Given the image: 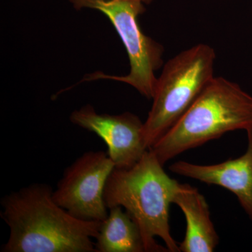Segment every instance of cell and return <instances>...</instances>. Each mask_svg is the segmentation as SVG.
<instances>
[{
  "label": "cell",
  "instance_id": "6da1fadb",
  "mask_svg": "<svg viewBox=\"0 0 252 252\" xmlns=\"http://www.w3.org/2000/svg\"><path fill=\"white\" fill-rule=\"evenodd\" d=\"M53 189L34 183L1 199V216L9 228L2 252H96L102 221L79 220L59 206Z\"/></svg>",
  "mask_w": 252,
  "mask_h": 252
},
{
  "label": "cell",
  "instance_id": "7a4b0ae2",
  "mask_svg": "<svg viewBox=\"0 0 252 252\" xmlns=\"http://www.w3.org/2000/svg\"><path fill=\"white\" fill-rule=\"evenodd\" d=\"M180 185L148 149L133 167L113 170L104 189V202L108 209L122 207L137 222L148 252H180L170 232L169 212Z\"/></svg>",
  "mask_w": 252,
  "mask_h": 252
},
{
  "label": "cell",
  "instance_id": "3957f363",
  "mask_svg": "<svg viewBox=\"0 0 252 252\" xmlns=\"http://www.w3.org/2000/svg\"><path fill=\"white\" fill-rule=\"evenodd\" d=\"M252 130V96L214 77L180 119L151 147L162 165L231 131Z\"/></svg>",
  "mask_w": 252,
  "mask_h": 252
},
{
  "label": "cell",
  "instance_id": "277c9868",
  "mask_svg": "<svg viewBox=\"0 0 252 252\" xmlns=\"http://www.w3.org/2000/svg\"><path fill=\"white\" fill-rule=\"evenodd\" d=\"M216 54L211 46L199 44L169 60L158 78L153 104L144 123L149 149L193 104L214 77Z\"/></svg>",
  "mask_w": 252,
  "mask_h": 252
},
{
  "label": "cell",
  "instance_id": "5b68a950",
  "mask_svg": "<svg viewBox=\"0 0 252 252\" xmlns=\"http://www.w3.org/2000/svg\"><path fill=\"white\" fill-rule=\"evenodd\" d=\"M76 9L97 10L112 23L125 46L130 71L126 76L97 72L86 75L84 80L112 79L129 84L144 97L152 99L157 87L155 72L161 67L163 47L146 35L138 23L145 9L142 0H69Z\"/></svg>",
  "mask_w": 252,
  "mask_h": 252
},
{
  "label": "cell",
  "instance_id": "8992f818",
  "mask_svg": "<svg viewBox=\"0 0 252 252\" xmlns=\"http://www.w3.org/2000/svg\"><path fill=\"white\" fill-rule=\"evenodd\" d=\"M114 168L107 152H86L64 170L53 191L54 201L79 220L102 221L109 213L104 189Z\"/></svg>",
  "mask_w": 252,
  "mask_h": 252
},
{
  "label": "cell",
  "instance_id": "52a82bcc",
  "mask_svg": "<svg viewBox=\"0 0 252 252\" xmlns=\"http://www.w3.org/2000/svg\"><path fill=\"white\" fill-rule=\"evenodd\" d=\"M70 121L94 132L107 144V154L115 168L128 169L140 161L148 150L144 137V123L135 114H97L91 105L71 114Z\"/></svg>",
  "mask_w": 252,
  "mask_h": 252
},
{
  "label": "cell",
  "instance_id": "ba28073f",
  "mask_svg": "<svg viewBox=\"0 0 252 252\" xmlns=\"http://www.w3.org/2000/svg\"><path fill=\"white\" fill-rule=\"evenodd\" d=\"M248 146L241 157L215 165L177 161L169 169L177 175L228 189L252 221V130L248 131Z\"/></svg>",
  "mask_w": 252,
  "mask_h": 252
},
{
  "label": "cell",
  "instance_id": "9c48e42d",
  "mask_svg": "<svg viewBox=\"0 0 252 252\" xmlns=\"http://www.w3.org/2000/svg\"><path fill=\"white\" fill-rule=\"evenodd\" d=\"M172 203L185 215L187 230L185 239L179 245L182 252H212L220 243V237L210 217L206 199L198 189L181 184Z\"/></svg>",
  "mask_w": 252,
  "mask_h": 252
},
{
  "label": "cell",
  "instance_id": "30bf717a",
  "mask_svg": "<svg viewBox=\"0 0 252 252\" xmlns=\"http://www.w3.org/2000/svg\"><path fill=\"white\" fill-rule=\"evenodd\" d=\"M95 240L96 252H148L140 226L121 206L109 209Z\"/></svg>",
  "mask_w": 252,
  "mask_h": 252
},
{
  "label": "cell",
  "instance_id": "8fae6325",
  "mask_svg": "<svg viewBox=\"0 0 252 252\" xmlns=\"http://www.w3.org/2000/svg\"><path fill=\"white\" fill-rule=\"evenodd\" d=\"M142 1H143L144 2H149V1H151V0H142Z\"/></svg>",
  "mask_w": 252,
  "mask_h": 252
}]
</instances>
